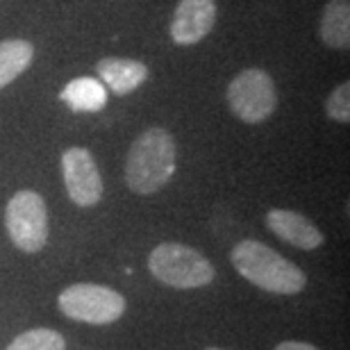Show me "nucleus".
<instances>
[{"label": "nucleus", "mask_w": 350, "mask_h": 350, "mask_svg": "<svg viewBox=\"0 0 350 350\" xmlns=\"http://www.w3.org/2000/svg\"><path fill=\"white\" fill-rule=\"evenodd\" d=\"M178 166V146L169 130L148 128L130 146L125 182L135 193H157L171 182Z\"/></svg>", "instance_id": "1"}, {"label": "nucleus", "mask_w": 350, "mask_h": 350, "mask_svg": "<svg viewBox=\"0 0 350 350\" xmlns=\"http://www.w3.org/2000/svg\"><path fill=\"white\" fill-rule=\"evenodd\" d=\"M230 260L241 278L269 293L293 296L303 291L307 284V275L296 264L255 239H243L237 243L230 253Z\"/></svg>", "instance_id": "2"}, {"label": "nucleus", "mask_w": 350, "mask_h": 350, "mask_svg": "<svg viewBox=\"0 0 350 350\" xmlns=\"http://www.w3.org/2000/svg\"><path fill=\"white\" fill-rule=\"evenodd\" d=\"M148 269L159 282L173 289H198L214 280V266L202 253L185 243L166 241L152 248Z\"/></svg>", "instance_id": "3"}, {"label": "nucleus", "mask_w": 350, "mask_h": 350, "mask_svg": "<svg viewBox=\"0 0 350 350\" xmlns=\"http://www.w3.org/2000/svg\"><path fill=\"white\" fill-rule=\"evenodd\" d=\"M230 111L248 125L269 121L278 107L275 82L264 68H243L226 91Z\"/></svg>", "instance_id": "4"}, {"label": "nucleus", "mask_w": 350, "mask_h": 350, "mask_svg": "<svg viewBox=\"0 0 350 350\" xmlns=\"http://www.w3.org/2000/svg\"><path fill=\"white\" fill-rule=\"evenodd\" d=\"M59 310L68 319L80 321L89 325H107L114 323L125 314V298L109 286L80 282L71 284L57 298Z\"/></svg>", "instance_id": "5"}, {"label": "nucleus", "mask_w": 350, "mask_h": 350, "mask_svg": "<svg viewBox=\"0 0 350 350\" xmlns=\"http://www.w3.org/2000/svg\"><path fill=\"white\" fill-rule=\"evenodd\" d=\"M7 234L23 253H39L48 241V209L37 191L14 193L5 209Z\"/></svg>", "instance_id": "6"}, {"label": "nucleus", "mask_w": 350, "mask_h": 350, "mask_svg": "<svg viewBox=\"0 0 350 350\" xmlns=\"http://www.w3.org/2000/svg\"><path fill=\"white\" fill-rule=\"evenodd\" d=\"M62 173L64 185L71 198L78 207H94L103 198V178L96 166L94 155L87 148L73 146L62 155Z\"/></svg>", "instance_id": "7"}, {"label": "nucleus", "mask_w": 350, "mask_h": 350, "mask_svg": "<svg viewBox=\"0 0 350 350\" xmlns=\"http://www.w3.org/2000/svg\"><path fill=\"white\" fill-rule=\"evenodd\" d=\"M216 25L214 0H180L171 21V39L178 46L200 44Z\"/></svg>", "instance_id": "8"}, {"label": "nucleus", "mask_w": 350, "mask_h": 350, "mask_svg": "<svg viewBox=\"0 0 350 350\" xmlns=\"http://www.w3.org/2000/svg\"><path fill=\"white\" fill-rule=\"evenodd\" d=\"M266 226L275 237L300 250H317L323 246V232L307 219L291 209H271L266 214Z\"/></svg>", "instance_id": "9"}, {"label": "nucleus", "mask_w": 350, "mask_h": 350, "mask_svg": "<svg viewBox=\"0 0 350 350\" xmlns=\"http://www.w3.org/2000/svg\"><path fill=\"white\" fill-rule=\"evenodd\" d=\"M96 71L116 96H128L148 80V66L144 62L125 57H105L96 64Z\"/></svg>", "instance_id": "10"}, {"label": "nucleus", "mask_w": 350, "mask_h": 350, "mask_svg": "<svg viewBox=\"0 0 350 350\" xmlns=\"http://www.w3.org/2000/svg\"><path fill=\"white\" fill-rule=\"evenodd\" d=\"M321 41L332 51L350 48V0H330L321 14L319 23Z\"/></svg>", "instance_id": "11"}, {"label": "nucleus", "mask_w": 350, "mask_h": 350, "mask_svg": "<svg viewBox=\"0 0 350 350\" xmlns=\"http://www.w3.org/2000/svg\"><path fill=\"white\" fill-rule=\"evenodd\" d=\"M59 98L73 111H100L107 105V89L94 78H75L62 89Z\"/></svg>", "instance_id": "12"}, {"label": "nucleus", "mask_w": 350, "mask_h": 350, "mask_svg": "<svg viewBox=\"0 0 350 350\" xmlns=\"http://www.w3.org/2000/svg\"><path fill=\"white\" fill-rule=\"evenodd\" d=\"M34 59V46L25 39L0 41V89L21 78Z\"/></svg>", "instance_id": "13"}, {"label": "nucleus", "mask_w": 350, "mask_h": 350, "mask_svg": "<svg viewBox=\"0 0 350 350\" xmlns=\"http://www.w3.org/2000/svg\"><path fill=\"white\" fill-rule=\"evenodd\" d=\"M7 350H66V339L57 330L48 327H34L23 334H18Z\"/></svg>", "instance_id": "14"}, {"label": "nucleus", "mask_w": 350, "mask_h": 350, "mask_svg": "<svg viewBox=\"0 0 350 350\" xmlns=\"http://www.w3.org/2000/svg\"><path fill=\"white\" fill-rule=\"evenodd\" d=\"M325 111L332 121L348 123L350 121V82H341L325 100Z\"/></svg>", "instance_id": "15"}, {"label": "nucleus", "mask_w": 350, "mask_h": 350, "mask_svg": "<svg viewBox=\"0 0 350 350\" xmlns=\"http://www.w3.org/2000/svg\"><path fill=\"white\" fill-rule=\"evenodd\" d=\"M275 350H321L312 344H305V341H282V344H278Z\"/></svg>", "instance_id": "16"}, {"label": "nucleus", "mask_w": 350, "mask_h": 350, "mask_svg": "<svg viewBox=\"0 0 350 350\" xmlns=\"http://www.w3.org/2000/svg\"><path fill=\"white\" fill-rule=\"evenodd\" d=\"M205 350H223V348H205Z\"/></svg>", "instance_id": "17"}]
</instances>
